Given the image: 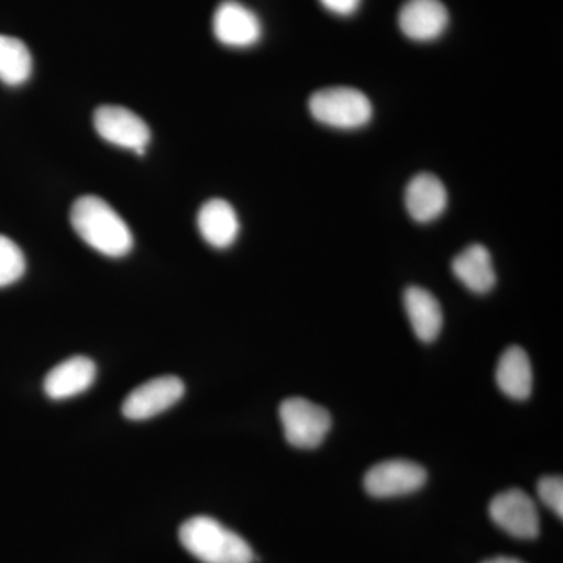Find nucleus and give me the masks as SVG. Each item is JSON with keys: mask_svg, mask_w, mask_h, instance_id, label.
I'll list each match as a JSON object with an SVG mask.
<instances>
[{"mask_svg": "<svg viewBox=\"0 0 563 563\" xmlns=\"http://www.w3.org/2000/svg\"><path fill=\"white\" fill-rule=\"evenodd\" d=\"M70 224L88 246L107 257H124L132 251L131 229L113 207L98 196H81L74 202Z\"/></svg>", "mask_w": 563, "mask_h": 563, "instance_id": "f257e3e1", "label": "nucleus"}, {"mask_svg": "<svg viewBox=\"0 0 563 563\" xmlns=\"http://www.w3.org/2000/svg\"><path fill=\"white\" fill-rule=\"evenodd\" d=\"M181 547L202 563H252L254 551L239 533L210 517H192L180 526Z\"/></svg>", "mask_w": 563, "mask_h": 563, "instance_id": "f03ea898", "label": "nucleus"}, {"mask_svg": "<svg viewBox=\"0 0 563 563\" xmlns=\"http://www.w3.org/2000/svg\"><path fill=\"white\" fill-rule=\"evenodd\" d=\"M313 120L340 131H355L368 124L373 106L362 91L351 87H328L309 99Z\"/></svg>", "mask_w": 563, "mask_h": 563, "instance_id": "7ed1b4c3", "label": "nucleus"}, {"mask_svg": "<svg viewBox=\"0 0 563 563\" xmlns=\"http://www.w3.org/2000/svg\"><path fill=\"white\" fill-rule=\"evenodd\" d=\"M279 417L285 439L299 450L320 446L332 428L331 413L309 399H285L280 404Z\"/></svg>", "mask_w": 563, "mask_h": 563, "instance_id": "20e7f679", "label": "nucleus"}, {"mask_svg": "<svg viewBox=\"0 0 563 563\" xmlns=\"http://www.w3.org/2000/svg\"><path fill=\"white\" fill-rule=\"evenodd\" d=\"M95 129L102 140L114 146L144 155L151 141V131L139 114L120 106L99 107L95 113Z\"/></svg>", "mask_w": 563, "mask_h": 563, "instance_id": "39448f33", "label": "nucleus"}, {"mask_svg": "<svg viewBox=\"0 0 563 563\" xmlns=\"http://www.w3.org/2000/svg\"><path fill=\"white\" fill-rule=\"evenodd\" d=\"M490 517L515 539L532 540L540 533L539 509L528 493L512 488L499 493L490 503Z\"/></svg>", "mask_w": 563, "mask_h": 563, "instance_id": "423d86ee", "label": "nucleus"}, {"mask_svg": "<svg viewBox=\"0 0 563 563\" xmlns=\"http://www.w3.org/2000/svg\"><path fill=\"white\" fill-rule=\"evenodd\" d=\"M428 481V473L418 463L410 461H385L366 473L365 490L373 498H396L418 492Z\"/></svg>", "mask_w": 563, "mask_h": 563, "instance_id": "0eeeda50", "label": "nucleus"}, {"mask_svg": "<svg viewBox=\"0 0 563 563\" xmlns=\"http://www.w3.org/2000/svg\"><path fill=\"white\" fill-rule=\"evenodd\" d=\"M185 385L179 377L162 376L140 385L122 404V413L132 421L150 420L180 401Z\"/></svg>", "mask_w": 563, "mask_h": 563, "instance_id": "6e6552de", "label": "nucleus"}, {"mask_svg": "<svg viewBox=\"0 0 563 563\" xmlns=\"http://www.w3.org/2000/svg\"><path fill=\"white\" fill-rule=\"evenodd\" d=\"M213 33L228 47L254 46L262 38V22L254 11L236 0H224L213 14Z\"/></svg>", "mask_w": 563, "mask_h": 563, "instance_id": "1a4fd4ad", "label": "nucleus"}, {"mask_svg": "<svg viewBox=\"0 0 563 563\" xmlns=\"http://www.w3.org/2000/svg\"><path fill=\"white\" fill-rule=\"evenodd\" d=\"M398 24L407 38L429 43L446 31L450 14L440 0H407L399 10Z\"/></svg>", "mask_w": 563, "mask_h": 563, "instance_id": "9d476101", "label": "nucleus"}, {"mask_svg": "<svg viewBox=\"0 0 563 563\" xmlns=\"http://www.w3.org/2000/svg\"><path fill=\"white\" fill-rule=\"evenodd\" d=\"M448 206V192L443 181L433 174H417L406 188V209L413 221H435Z\"/></svg>", "mask_w": 563, "mask_h": 563, "instance_id": "9b49d317", "label": "nucleus"}, {"mask_svg": "<svg viewBox=\"0 0 563 563\" xmlns=\"http://www.w3.org/2000/svg\"><path fill=\"white\" fill-rule=\"evenodd\" d=\"M96 379L95 362L88 357H70L58 363L44 379V391L54 401L74 398L87 391Z\"/></svg>", "mask_w": 563, "mask_h": 563, "instance_id": "f8f14e48", "label": "nucleus"}, {"mask_svg": "<svg viewBox=\"0 0 563 563\" xmlns=\"http://www.w3.org/2000/svg\"><path fill=\"white\" fill-rule=\"evenodd\" d=\"M199 233L211 247L225 250L235 243L240 233L236 211L224 199H210L198 213Z\"/></svg>", "mask_w": 563, "mask_h": 563, "instance_id": "ddd939ff", "label": "nucleus"}, {"mask_svg": "<svg viewBox=\"0 0 563 563\" xmlns=\"http://www.w3.org/2000/svg\"><path fill=\"white\" fill-rule=\"evenodd\" d=\"M404 307L417 339L432 343L443 328L442 307L435 296L426 288L409 287L404 292Z\"/></svg>", "mask_w": 563, "mask_h": 563, "instance_id": "4468645a", "label": "nucleus"}, {"mask_svg": "<svg viewBox=\"0 0 563 563\" xmlns=\"http://www.w3.org/2000/svg\"><path fill=\"white\" fill-rule=\"evenodd\" d=\"M453 273L470 291L476 295H485L496 284L492 255L483 244H472L463 250L453 261Z\"/></svg>", "mask_w": 563, "mask_h": 563, "instance_id": "2eb2a0df", "label": "nucleus"}, {"mask_svg": "<svg viewBox=\"0 0 563 563\" xmlns=\"http://www.w3.org/2000/svg\"><path fill=\"white\" fill-rule=\"evenodd\" d=\"M496 383L504 395L515 401H525L531 396L532 366L525 350L514 346L504 351L496 368Z\"/></svg>", "mask_w": 563, "mask_h": 563, "instance_id": "dca6fc26", "label": "nucleus"}, {"mask_svg": "<svg viewBox=\"0 0 563 563\" xmlns=\"http://www.w3.org/2000/svg\"><path fill=\"white\" fill-rule=\"evenodd\" d=\"M32 55L21 40L0 35V81L20 87L32 76Z\"/></svg>", "mask_w": 563, "mask_h": 563, "instance_id": "f3484780", "label": "nucleus"}, {"mask_svg": "<svg viewBox=\"0 0 563 563\" xmlns=\"http://www.w3.org/2000/svg\"><path fill=\"white\" fill-rule=\"evenodd\" d=\"M25 257L9 236L0 235V288L9 287L24 276Z\"/></svg>", "mask_w": 563, "mask_h": 563, "instance_id": "a211bd4d", "label": "nucleus"}, {"mask_svg": "<svg viewBox=\"0 0 563 563\" xmlns=\"http://www.w3.org/2000/svg\"><path fill=\"white\" fill-rule=\"evenodd\" d=\"M540 501L553 510L559 518H563V481L559 476L542 477L537 485Z\"/></svg>", "mask_w": 563, "mask_h": 563, "instance_id": "6ab92c4d", "label": "nucleus"}, {"mask_svg": "<svg viewBox=\"0 0 563 563\" xmlns=\"http://www.w3.org/2000/svg\"><path fill=\"white\" fill-rule=\"evenodd\" d=\"M321 5L336 16H351L361 7L362 0H320Z\"/></svg>", "mask_w": 563, "mask_h": 563, "instance_id": "aec40b11", "label": "nucleus"}, {"mask_svg": "<svg viewBox=\"0 0 563 563\" xmlns=\"http://www.w3.org/2000/svg\"><path fill=\"white\" fill-rule=\"evenodd\" d=\"M483 563H525V562L518 561V559H514V558H495V559H490V561H485Z\"/></svg>", "mask_w": 563, "mask_h": 563, "instance_id": "412c9836", "label": "nucleus"}]
</instances>
